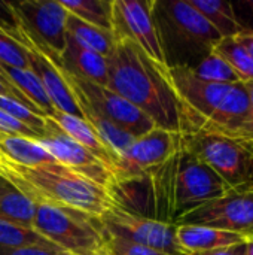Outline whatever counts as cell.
Here are the masks:
<instances>
[{"mask_svg":"<svg viewBox=\"0 0 253 255\" xmlns=\"http://www.w3.org/2000/svg\"><path fill=\"white\" fill-rule=\"evenodd\" d=\"M191 70L197 78L207 81V82H213V84H240L242 82V79L233 70V67L213 52Z\"/></svg>","mask_w":253,"mask_h":255,"instance_id":"obj_27","label":"cell"},{"mask_svg":"<svg viewBox=\"0 0 253 255\" xmlns=\"http://www.w3.org/2000/svg\"><path fill=\"white\" fill-rule=\"evenodd\" d=\"M104 251L107 253V255H170L119 238H113L110 235H107Z\"/></svg>","mask_w":253,"mask_h":255,"instance_id":"obj_30","label":"cell"},{"mask_svg":"<svg viewBox=\"0 0 253 255\" xmlns=\"http://www.w3.org/2000/svg\"><path fill=\"white\" fill-rule=\"evenodd\" d=\"M0 176L34 203L73 209L92 217H101L113 206L106 188L57 161L27 167L0 155Z\"/></svg>","mask_w":253,"mask_h":255,"instance_id":"obj_3","label":"cell"},{"mask_svg":"<svg viewBox=\"0 0 253 255\" xmlns=\"http://www.w3.org/2000/svg\"><path fill=\"white\" fill-rule=\"evenodd\" d=\"M7 185H9V181H6L3 176H0V196L3 194V191L7 188Z\"/></svg>","mask_w":253,"mask_h":255,"instance_id":"obj_40","label":"cell"},{"mask_svg":"<svg viewBox=\"0 0 253 255\" xmlns=\"http://www.w3.org/2000/svg\"><path fill=\"white\" fill-rule=\"evenodd\" d=\"M16 27L46 57L58 63L66 46L67 10L55 0L10 3Z\"/></svg>","mask_w":253,"mask_h":255,"instance_id":"obj_7","label":"cell"},{"mask_svg":"<svg viewBox=\"0 0 253 255\" xmlns=\"http://www.w3.org/2000/svg\"><path fill=\"white\" fill-rule=\"evenodd\" d=\"M230 190L231 187L209 166L180 148L174 179L176 220L188 211L222 197Z\"/></svg>","mask_w":253,"mask_h":255,"instance_id":"obj_9","label":"cell"},{"mask_svg":"<svg viewBox=\"0 0 253 255\" xmlns=\"http://www.w3.org/2000/svg\"><path fill=\"white\" fill-rule=\"evenodd\" d=\"M176 236L183 255L243 245L245 241L248 239L225 230L206 227V226H192V224L176 226Z\"/></svg>","mask_w":253,"mask_h":255,"instance_id":"obj_17","label":"cell"},{"mask_svg":"<svg viewBox=\"0 0 253 255\" xmlns=\"http://www.w3.org/2000/svg\"><path fill=\"white\" fill-rule=\"evenodd\" d=\"M0 27H3L10 34L16 31V21L10 7V1L0 0Z\"/></svg>","mask_w":253,"mask_h":255,"instance_id":"obj_35","label":"cell"},{"mask_svg":"<svg viewBox=\"0 0 253 255\" xmlns=\"http://www.w3.org/2000/svg\"><path fill=\"white\" fill-rule=\"evenodd\" d=\"M213 54L219 55L225 63H228L239 75L242 82L253 79V58L236 37L221 39L216 43Z\"/></svg>","mask_w":253,"mask_h":255,"instance_id":"obj_26","label":"cell"},{"mask_svg":"<svg viewBox=\"0 0 253 255\" xmlns=\"http://www.w3.org/2000/svg\"><path fill=\"white\" fill-rule=\"evenodd\" d=\"M185 255H243V245L228 247V248H219L213 251H204V253H191Z\"/></svg>","mask_w":253,"mask_h":255,"instance_id":"obj_37","label":"cell"},{"mask_svg":"<svg viewBox=\"0 0 253 255\" xmlns=\"http://www.w3.org/2000/svg\"><path fill=\"white\" fill-rule=\"evenodd\" d=\"M0 96L9 97V99H13V100H16V102H19V103L25 105L28 109H31V111H33L34 114H37L39 117L45 118V117H43V115H42V114H40V112H39V111H37V109H36V108H34V106H33V105H31V103H30V102H28V100L21 94V93H19V91H18V90H16V88H15V87H13V85L6 79V78H3L1 75H0Z\"/></svg>","mask_w":253,"mask_h":255,"instance_id":"obj_34","label":"cell"},{"mask_svg":"<svg viewBox=\"0 0 253 255\" xmlns=\"http://www.w3.org/2000/svg\"><path fill=\"white\" fill-rule=\"evenodd\" d=\"M0 255H72L54 244L49 245H33L22 248H4L0 247Z\"/></svg>","mask_w":253,"mask_h":255,"instance_id":"obj_31","label":"cell"},{"mask_svg":"<svg viewBox=\"0 0 253 255\" xmlns=\"http://www.w3.org/2000/svg\"><path fill=\"white\" fill-rule=\"evenodd\" d=\"M182 148L209 166L231 188L253 184V148L219 134L194 131L182 136Z\"/></svg>","mask_w":253,"mask_h":255,"instance_id":"obj_6","label":"cell"},{"mask_svg":"<svg viewBox=\"0 0 253 255\" xmlns=\"http://www.w3.org/2000/svg\"><path fill=\"white\" fill-rule=\"evenodd\" d=\"M51 242L42 238L33 229L19 227L0 220V247L4 248H22L33 245H49Z\"/></svg>","mask_w":253,"mask_h":255,"instance_id":"obj_28","label":"cell"},{"mask_svg":"<svg viewBox=\"0 0 253 255\" xmlns=\"http://www.w3.org/2000/svg\"><path fill=\"white\" fill-rule=\"evenodd\" d=\"M66 33L72 36L82 48L97 52L104 58L110 55L115 46V39L112 36V31L91 25L70 12L67 13V19H66Z\"/></svg>","mask_w":253,"mask_h":255,"instance_id":"obj_23","label":"cell"},{"mask_svg":"<svg viewBox=\"0 0 253 255\" xmlns=\"http://www.w3.org/2000/svg\"><path fill=\"white\" fill-rule=\"evenodd\" d=\"M37 142L61 166L72 169L106 190L112 184L113 175L107 166L69 137L51 118H45V134L39 137Z\"/></svg>","mask_w":253,"mask_h":255,"instance_id":"obj_13","label":"cell"},{"mask_svg":"<svg viewBox=\"0 0 253 255\" xmlns=\"http://www.w3.org/2000/svg\"><path fill=\"white\" fill-rule=\"evenodd\" d=\"M231 3L243 28L246 31H253V0H239Z\"/></svg>","mask_w":253,"mask_h":255,"instance_id":"obj_33","label":"cell"},{"mask_svg":"<svg viewBox=\"0 0 253 255\" xmlns=\"http://www.w3.org/2000/svg\"><path fill=\"white\" fill-rule=\"evenodd\" d=\"M112 36L115 42L130 40L136 43L152 61H155L161 67H166L152 18V0H113Z\"/></svg>","mask_w":253,"mask_h":255,"instance_id":"obj_12","label":"cell"},{"mask_svg":"<svg viewBox=\"0 0 253 255\" xmlns=\"http://www.w3.org/2000/svg\"><path fill=\"white\" fill-rule=\"evenodd\" d=\"M167 78L185 108L191 133L219 134L248 145L249 100L242 82H207L186 67L167 69Z\"/></svg>","mask_w":253,"mask_h":255,"instance_id":"obj_2","label":"cell"},{"mask_svg":"<svg viewBox=\"0 0 253 255\" xmlns=\"http://www.w3.org/2000/svg\"><path fill=\"white\" fill-rule=\"evenodd\" d=\"M0 133H7V134H16V136H22V137H30V139H39V136L28 128L25 124H22L21 121L12 118L10 115H7L6 112H3L0 109Z\"/></svg>","mask_w":253,"mask_h":255,"instance_id":"obj_32","label":"cell"},{"mask_svg":"<svg viewBox=\"0 0 253 255\" xmlns=\"http://www.w3.org/2000/svg\"><path fill=\"white\" fill-rule=\"evenodd\" d=\"M60 67L79 78L98 85H107V61L103 55L82 48L66 33V46L60 57Z\"/></svg>","mask_w":253,"mask_h":255,"instance_id":"obj_16","label":"cell"},{"mask_svg":"<svg viewBox=\"0 0 253 255\" xmlns=\"http://www.w3.org/2000/svg\"><path fill=\"white\" fill-rule=\"evenodd\" d=\"M34 215L36 203L9 182L7 188L0 196V220L19 227L33 229Z\"/></svg>","mask_w":253,"mask_h":255,"instance_id":"obj_24","label":"cell"},{"mask_svg":"<svg viewBox=\"0 0 253 255\" xmlns=\"http://www.w3.org/2000/svg\"><path fill=\"white\" fill-rule=\"evenodd\" d=\"M182 148V134L170 133L155 127L145 136L136 139L119 157L113 179H124L149 172L161 166Z\"/></svg>","mask_w":253,"mask_h":255,"instance_id":"obj_14","label":"cell"},{"mask_svg":"<svg viewBox=\"0 0 253 255\" xmlns=\"http://www.w3.org/2000/svg\"><path fill=\"white\" fill-rule=\"evenodd\" d=\"M152 18L167 69H194L222 39L188 0H152Z\"/></svg>","mask_w":253,"mask_h":255,"instance_id":"obj_4","label":"cell"},{"mask_svg":"<svg viewBox=\"0 0 253 255\" xmlns=\"http://www.w3.org/2000/svg\"><path fill=\"white\" fill-rule=\"evenodd\" d=\"M63 73L78 88V91L95 112H98L101 117L113 123L116 127L128 133L134 139L145 136L157 127L139 108H136L133 103H130L115 91L109 90L107 87L79 79L64 70Z\"/></svg>","mask_w":253,"mask_h":255,"instance_id":"obj_11","label":"cell"},{"mask_svg":"<svg viewBox=\"0 0 253 255\" xmlns=\"http://www.w3.org/2000/svg\"><path fill=\"white\" fill-rule=\"evenodd\" d=\"M0 63L19 69H30V54L10 33L0 27Z\"/></svg>","mask_w":253,"mask_h":255,"instance_id":"obj_29","label":"cell"},{"mask_svg":"<svg viewBox=\"0 0 253 255\" xmlns=\"http://www.w3.org/2000/svg\"><path fill=\"white\" fill-rule=\"evenodd\" d=\"M0 155L6 160L27 167L54 163L52 155L37 142V139L0 133Z\"/></svg>","mask_w":253,"mask_h":255,"instance_id":"obj_20","label":"cell"},{"mask_svg":"<svg viewBox=\"0 0 253 255\" xmlns=\"http://www.w3.org/2000/svg\"><path fill=\"white\" fill-rule=\"evenodd\" d=\"M107 61V88L139 108L158 128L191 133L185 108L174 93L167 67L152 61L136 43L115 42Z\"/></svg>","mask_w":253,"mask_h":255,"instance_id":"obj_1","label":"cell"},{"mask_svg":"<svg viewBox=\"0 0 253 255\" xmlns=\"http://www.w3.org/2000/svg\"><path fill=\"white\" fill-rule=\"evenodd\" d=\"M236 39L248 49V52L251 54V57L253 58V31H246L240 36H236Z\"/></svg>","mask_w":253,"mask_h":255,"instance_id":"obj_38","label":"cell"},{"mask_svg":"<svg viewBox=\"0 0 253 255\" xmlns=\"http://www.w3.org/2000/svg\"><path fill=\"white\" fill-rule=\"evenodd\" d=\"M112 1L113 0H61V6L98 28L112 31Z\"/></svg>","mask_w":253,"mask_h":255,"instance_id":"obj_25","label":"cell"},{"mask_svg":"<svg viewBox=\"0 0 253 255\" xmlns=\"http://www.w3.org/2000/svg\"><path fill=\"white\" fill-rule=\"evenodd\" d=\"M63 76H64V73H63ZM64 79H66V82L69 84V87L72 90V94H73V97H75V100H76V103H78V106L81 109V114H82L84 121L91 126V128L97 133V136L101 139V142L104 143V146L115 155L116 164H118L119 157L130 148V145L136 139L133 136H130L128 133H125L124 130H121L119 127H116L113 123L107 121L98 112H95L88 105V102L82 97V94L78 91V88L66 76H64Z\"/></svg>","mask_w":253,"mask_h":255,"instance_id":"obj_18","label":"cell"},{"mask_svg":"<svg viewBox=\"0 0 253 255\" xmlns=\"http://www.w3.org/2000/svg\"><path fill=\"white\" fill-rule=\"evenodd\" d=\"M21 45L25 46V49L30 54V70L40 79L52 106L58 112H64L69 115H75L82 118L81 109L72 94V90L69 84L66 82L61 69L45 54H42L28 39L27 36L18 30L12 34Z\"/></svg>","mask_w":253,"mask_h":255,"instance_id":"obj_15","label":"cell"},{"mask_svg":"<svg viewBox=\"0 0 253 255\" xmlns=\"http://www.w3.org/2000/svg\"><path fill=\"white\" fill-rule=\"evenodd\" d=\"M243 255H253V238H248L243 244Z\"/></svg>","mask_w":253,"mask_h":255,"instance_id":"obj_39","label":"cell"},{"mask_svg":"<svg viewBox=\"0 0 253 255\" xmlns=\"http://www.w3.org/2000/svg\"><path fill=\"white\" fill-rule=\"evenodd\" d=\"M189 4L197 9L207 22L219 33L222 39L236 37L246 30L237 19L233 3L227 0H188Z\"/></svg>","mask_w":253,"mask_h":255,"instance_id":"obj_22","label":"cell"},{"mask_svg":"<svg viewBox=\"0 0 253 255\" xmlns=\"http://www.w3.org/2000/svg\"><path fill=\"white\" fill-rule=\"evenodd\" d=\"M48 118H51L76 143H79L81 146L88 149L94 157H97L101 163H104L107 166V169L112 172V175L115 173V169H116L115 155L104 146L101 139L91 128V126L84 121V118L69 115L64 112H58V111H54V114Z\"/></svg>","mask_w":253,"mask_h":255,"instance_id":"obj_19","label":"cell"},{"mask_svg":"<svg viewBox=\"0 0 253 255\" xmlns=\"http://www.w3.org/2000/svg\"><path fill=\"white\" fill-rule=\"evenodd\" d=\"M174 224L206 226L253 238V184L231 188L222 197L182 214Z\"/></svg>","mask_w":253,"mask_h":255,"instance_id":"obj_8","label":"cell"},{"mask_svg":"<svg viewBox=\"0 0 253 255\" xmlns=\"http://www.w3.org/2000/svg\"><path fill=\"white\" fill-rule=\"evenodd\" d=\"M100 221L106 233L113 238L139 244L166 254L183 255L176 236V224L139 217L125 212L115 205L100 217Z\"/></svg>","mask_w":253,"mask_h":255,"instance_id":"obj_10","label":"cell"},{"mask_svg":"<svg viewBox=\"0 0 253 255\" xmlns=\"http://www.w3.org/2000/svg\"><path fill=\"white\" fill-rule=\"evenodd\" d=\"M0 75L6 78L45 118L54 114V106L40 82L30 69L12 67L0 63Z\"/></svg>","mask_w":253,"mask_h":255,"instance_id":"obj_21","label":"cell"},{"mask_svg":"<svg viewBox=\"0 0 253 255\" xmlns=\"http://www.w3.org/2000/svg\"><path fill=\"white\" fill-rule=\"evenodd\" d=\"M33 230L72 255H98L107 239L100 217L45 203H36Z\"/></svg>","mask_w":253,"mask_h":255,"instance_id":"obj_5","label":"cell"},{"mask_svg":"<svg viewBox=\"0 0 253 255\" xmlns=\"http://www.w3.org/2000/svg\"><path fill=\"white\" fill-rule=\"evenodd\" d=\"M246 94H248V100H249V118H248V126H246V143L253 148V79L251 81H245L242 82Z\"/></svg>","mask_w":253,"mask_h":255,"instance_id":"obj_36","label":"cell"}]
</instances>
